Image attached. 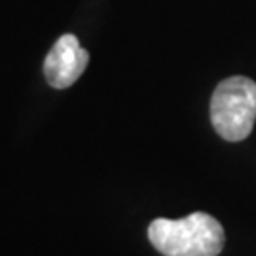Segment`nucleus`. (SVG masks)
I'll return each mask as SVG.
<instances>
[{"label": "nucleus", "instance_id": "1", "mask_svg": "<svg viewBox=\"0 0 256 256\" xmlns=\"http://www.w3.org/2000/svg\"><path fill=\"white\" fill-rule=\"evenodd\" d=\"M148 239L164 256H218L224 248V228L207 212L184 218H156L148 226Z\"/></svg>", "mask_w": 256, "mask_h": 256}, {"label": "nucleus", "instance_id": "2", "mask_svg": "<svg viewBox=\"0 0 256 256\" xmlns=\"http://www.w3.org/2000/svg\"><path fill=\"white\" fill-rule=\"evenodd\" d=\"M210 122L224 140H245L256 122L254 80L247 76H230L222 80L210 97Z\"/></svg>", "mask_w": 256, "mask_h": 256}, {"label": "nucleus", "instance_id": "3", "mask_svg": "<svg viewBox=\"0 0 256 256\" xmlns=\"http://www.w3.org/2000/svg\"><path fill=\"white\" fill-rule=\"evenodd\" d=\"M88 63L90 54L80 46V40L74 34H63L44 61V76L52 88L64 90L82 76Z\"/></svg>", "mask_w": 256, "mask_h": 256}]
</instances>
